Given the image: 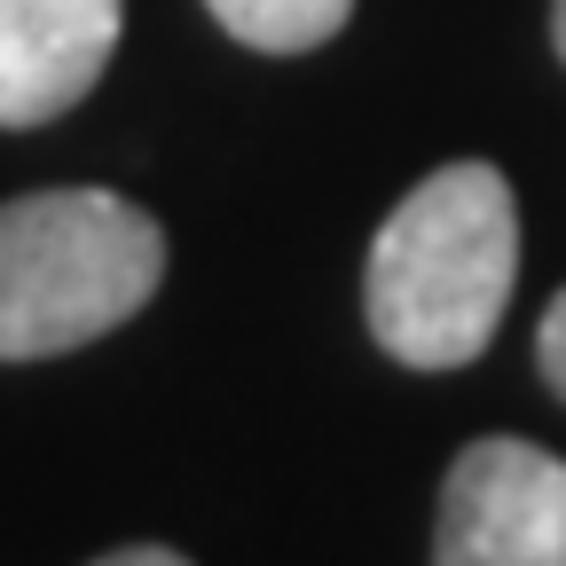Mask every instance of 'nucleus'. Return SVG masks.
I'll return each instance as SVG.
<instances>
[{
	"mask_svg": "<svg viewBox=\"0 0 566 566\" xmlns=\"http://www.w3.org/2000/svg\"><path fill=\"white\" fill-rule=\"evenodd\" d=\"M520 275V205L512 181L464 158L424 174L370 244L363 307L394 363L457 370L495 338Z\"/></svg>",
	"mask_w": 566,
	"mask_h": 566,
	"instance_id": "f257e3e1",
	"label": "nucleus"
},
{
	"mask_svg": "<svg viewBox=\"0 0 566 566\" xmlns=\"http://www.w3.org/2000/svg\"><path fill=\"white\" fill-rule=\"evenodd\" d=\"M166 229L111 189H40L0 205V363L95 346L150 307Z\"/></svg>",
	"mask_w": 566,
	"mask_h": 566,
	"instance_id": "f03ea898",
	"label": "nucleus"
},
{
	"mask_svg": "<svg viewBox=\"0 0 566 566\" xmlns=\"http://www.w3.org/2000/svg\"><path fill=\"white\" fill-rule=\"evenodd\" d=\"M433 566H566V464L535 441H472L441 488Z\"/></svg>",
	"mask_w": 566,
	"mask_h": 566,
	"instance_id": "7ed1b4c3",
	"label": "nucleus"
},
{
	"mask_svg": "<svg viewBox=\"0 0 566 566\" xmlns=\"http://www.w3.org/2000/svg\"><path fill=\"white\" fill-rule=\"evenodd\" d=\"M126 0H0V126H48L118 55Z\"/></svg>",
	"mask_w": 566,
	"mask_h": 566,
	"instance_id": "20e7f679",
	"label": "nucleus"
},
{
	"mask_svg": "<svg viewBox=\"0 0 566 566\" xmlns=\"http://www.w3.org/2000/svg\"><path fill=\"white\" fill-rule=\"evenodd\" d=\"M205 9L221 17L244 48L300 55V48H323V40L354 17V0H205Z\"/></svg>",
	"mask_w": 566,
	"mask_h": 566,
	"instance_id": "39448f33",
	"label": "nucleus"
},
{
	"mask_svg": "<svg viewBox=\"0 0 566 566\" xmlns=\"http://www.w3.org/2000/svg\"><path fill=\"white\" fill-rule=\"evenodd\" d=\"M535 354H543V378L566 394V292L551 300V315H543V338H535Z\"/></svg>",
	"mask_w": 566,
	"mask_h": 566,
	"instance_id": "423d86ee",
	"label": "nucleus"
},
{
	"mask_svg": "<svg viewBox=\"0 0 566 566\" xmlns=\"http://www.w3.org/2000/svg\"><path fill=\"white\" fill-rule=\"evenodd\" d=\"M95 566H189V558L166 551V543H134V551H111V558H95Z\"/></svg>",
	"mask_w": 566,
	"mask_h": 566,
	"instance_id": "0eeeda50",
	"label": "nucleus"
},
{
	"mask_svg": "<svg viewBox=\"0 0 566 566\" xmlns=\"http://www.w3.org/2000/svg\"><path fill=\"white\" fill-rule=\"evenodd\" d=\"M551 40H558V55H566V0H551Z\"/></svg>",
	"mask_w": 566,
	"mask_h": 566,
	"instance_id": "6e6552de",
	"label": "nucleus"
}]
</instances>
